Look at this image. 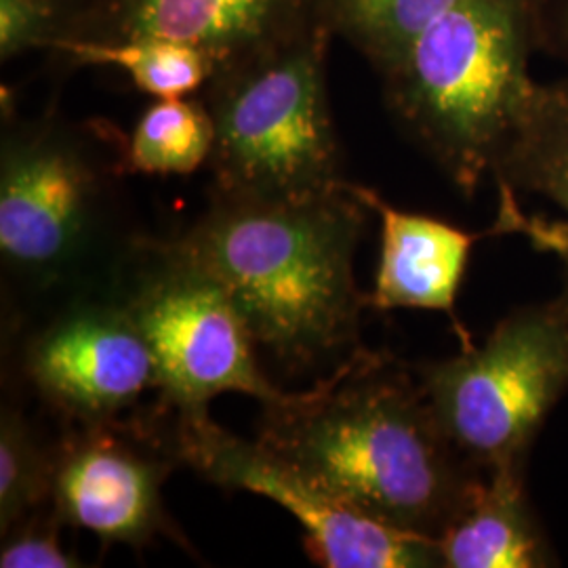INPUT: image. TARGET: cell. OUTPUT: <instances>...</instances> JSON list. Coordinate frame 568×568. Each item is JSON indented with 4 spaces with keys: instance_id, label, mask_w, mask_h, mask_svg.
Masks as SVG:
<instances>
[{
    "instance_id": "1",
    "label": "cell",
    "mask_w": 568,
    "mask_h": 568,
    "mask_svg": "<svg viewBox=\"0 0 568 568\" xmlns=\"http://www.w3.org/2000/svg\"><path fill=\"white\" fill-rule=\"evenodd\" d=\"M262 406L265 453L389 527L438 541L487 476L448 438L417 366L387 352L361 345L312 389Z\"/></svg>"
},
{
    "instance_id": "2",
    "label": "cell",
    "mask_w": 568,
    "mask_h": 568,
    "mask_svg": "<svg viewBox=\"0 0 568 568\" xmlns=\"http://www.w3.org/2000/svg\"><path fill=\"white\" fill-rule=\"evenodd\" d=\"M371 209L347 182L305 201H248L213 194L194 224L171 239L224 286L255 344L304 371L361 347L368 307L354 255Z\"/></svg>"
},
{
    "instance_id": "3",
    "label": "cell",
    "mask_w": 568,
    "mask_h": 568,
    "mask_svg": "<svg viewBox=\"0 0 568 568\" xmlns=\"http://www.w3.org/2000/svg\"><path fill=\"white\" fill-rule=\"evenodd\" d=\"M535 49V0H459L377 72L394 119L464 196L508 145Z\"/></svg>"
},
{
    "instance_id": "4",
    "label": "cell",
    "mask_w": 568,
    "mask_h": 568,
    "mask_svg": "<svg viewBox=\"0 0 568 568\" xmlns=\"http://www.w3.org/2000/svg\"><path fill=\"white\" fill-rule=\"evenodd\" d=\"M323 20L215 70L204 105L215 142V194L248 201H305L344 185L326 91Z\"/></svg>"
},
{
    "instance_id": "5",
    "label": "cell",
    "mask_w": 568,
    "mask_h": 568,
    "mask_svg": "<svg viewBox=\"0 0 568 568\" xmlns=\"http://www.w3.org/2000/svg\"><path fill=\"white\" fill-rule=\"evenodd\" d=\"M108 295L150 347L166 408H209L227 392L262 405L283 394L257 365V344L224 286L173 241H129L112 265Z\"/></svg>"
},
{
    "instance_id": "6",
    "label": "cell",
    "mask_w": 568,
    "mask_h": 568,
    "mask_svg": "<svg viewBox=\"0 0 568 568\" xmlns=\"http://www.w3.org/2000/svg\"><path fill=\"white\" fill-rule=\"evenodd\" d=\"M443 429L483 471L527 464L539 429L568 392V305L511 310L483 345L417 366Z\"/></svg>"
},
{
    "instance_id": "7",
    "label": "cell",
    "mask_w": 568,
    "mask_h": 568,
    "mask_svg": "<svg viewBox=\"0 0 568 568\" xmlns=\"http://www.w3.org/2000/svg\"><path fill=\"white\" fill-rule=\"evenodd\" d=\"M110 175L93 145L58 121L4 131L0 255L4 272L49 293L81 281L110 241Z\"/></svg>"
},
{
    "instance_id": "8",
    "label": "cell",
    "mask_w": 568,
    "mask_h": 568,
    "mask_svg": "<svg viewBox=\"0 0 568 568\" xmlns=\"http://www.w3.org/2000/svg\"><path fill=\"white\" fill-rule=\"evenodd\" d=\"M166 408V406H164ZM163 443L178 464L225 490H246L283 506L305 530L307 556L326 568H438V541L389 527L312 487L257 443L213 422L209 408H166Z\"/></svg>"
},
{
    "instance_id": "9",
    "label": "cell",
    "mask_w": 568,
    "mask_h": 568,
    "mask_svg": "<svg viewBox=\"0 0 568 568\" xmlns=\"http://www.w3.org/2000/svg\"><path fill=\"white\" fill-rule=\"evenodd\" d=\"M175 464L150 422L81 426L53 447L51 506L65 527L89 530L108 546L143 548L159 535L178 539L163 504Z\"/></svg>"
},
{
    "instance_id": "10",
    "label": "cell",
    "mask_w": 568,
    "mask_h": 568,
    "mask_svg": "<svg viewBox=\"0 0 568 568\" xmlns=\"http://www.w3.org/2000/svg\"><path fill=\"white\" fill-rule=\"evenodd\" d=\"M23 373L49 405L79 426L108 424L156 389L150 347L110 295L79 300L23 349Z\"/></svg>"
},
{
    "instance_id": "11",
    "label": "cell",
    "mask_w": 568,
    "mask_h": 568,
    "mask_svg": "<svg viewBox=\"0 0 568 568\" xmlns=\"http://www.w3.org/2000/svg\"><path fill=\"white\" fill-rule=\"evenodd\" d=\"M60 41L163 39L196 47L215 70L323 20L318 0H60Z\"/></svg>"
},
{
    "instance_id": "12",
    "label": "cell",
    "mask_w": 568,
    "mask_h": 568,
    "mask_svg": "<svg viewBox=\"0 0 568 568\" xmlns=\"http://www.w3.org/2000/svg\"><path fill=\"white\" fill-rule=\"evenodd\" d=\"M347 190L382 220V255L375 284L366 293L368 307L443 312L455 323L462 344H471L455 316L471 246L490 236L518 234V227L497 215L488 230L471 234L429 215L400 211L365 185L347 182Z\"/></svg>"
},
{
    "instance_id": "13",
    "label": "cell",
    "mask_w": 568,
    "mask_h": 568,
    "mask_svg": "<svg viewBox=\"0 0 568 568\" xmlns=\"http://www.w3.org/2000/svg\"><path fill=\"white\" fill-rule=\"evenodd\" d=\"M527 464L487 471L438 537L445 568H546L558 558L525 487Z\"/></svg>"
},
{
    "instance_id": "14",
    "label": "cell",
    "mask_w": 568,
    "mask_h": 568,
    "mask_svg": "<svg viewBox=\"0 0 568 568\" xmlns=\"http://www.w3.org/2000/svg\"><path fill=\"white\" fill-rule=\"evenodd\" d=\"M493 178L499 183V196L535 194L565 215L560 222L567 227V248L558 257L562 262L558 297L568 305V77L535 81Z\"/></svg>"
},
{
    "instance_id": "15",
    "label": "cell",
    "mask_w": 568,
    "mask_h": 568,
    "mask_svg": "<svg viewBox=\"0 0 568 568\" xmlns=\"http://www.w3.org/2000/svg\"><path fill=\"white\" fill-rule=\"evenodd\" d=\"M51 49L79 63L119 68L140 91L156 100L187 98L215 74V63L203 51L163 39L60 41Z\"/></svg>"
},
{
    "instance_id": "16",
    "label": "cell",
    "mask_w": 568,
    "mask_h": 568,
    "mask_svg": "<svg viewBox=\"0 0 568 568\" xmlns=\"http://www.w3.org/2000/svg\"><path fill=\"white\" fill-rule=\"evenodd\" d=\"M213 142L215 126L204 102L159 100L135 124L124 163L145 175H190L209 163Z\"/></svg>"
},
{
    "instance_id": "17",
    "label": "cell",
    "mask_w": 568,
    "mask_h": 568,
    "mask_svg": "<svg viewBox=\"0 0 568 568\" xmlns=\"http://www.w3.org/2000/svg\"><path fill=\"white\" fill-rule=\"evenodd\" d=\"M53 448L44 447L18 408L0 417V532L51 504Z\"/></svg>"
},
{
    "instance_id": "18",
    "label": "cell",
    "mask_w": 568,
    "mask_h": 568,
    "mask_svg": "<svg viewBox=\"0 0 568 568\" xmlns=\"http://www.w3.org/2000/svg\"><path fill=\"white\" fill-rule=\"evenodd\" d=\"M65 527L55 508L30 514L20 525L2 535L0 567L2 568H74L81 560L61 548L60 528Z\"/></svg>"
},
{
    "instance_id": "19",
    "label": "cell",
    "mask_w": 568,
    "mask_h": 568,
    "mask_svg": "<svg viewBox=\"0 0 568 568\" xmlns=\"http://www.w3.org/2000/svg\"><path fill=\"white\" fill-rule=\"evenodd\" d=\"M61 34L60 0H0V58L51 49Z\"/></svg>"
},
{
    "instance_id": "20",
    "label": "cell",
    "mask_w": 568,
    "mask_h": 568,
    "mask_svg": "<svg viewBox=\"0 0 568 568\" xmlns=\"http://www.w3.org/2000/svg\"><path fill=\"white\" fill-rule=\"evenodd\" d=\"M535 42L568 63V0H535Z\"/></svg>"
}]
</instances>
